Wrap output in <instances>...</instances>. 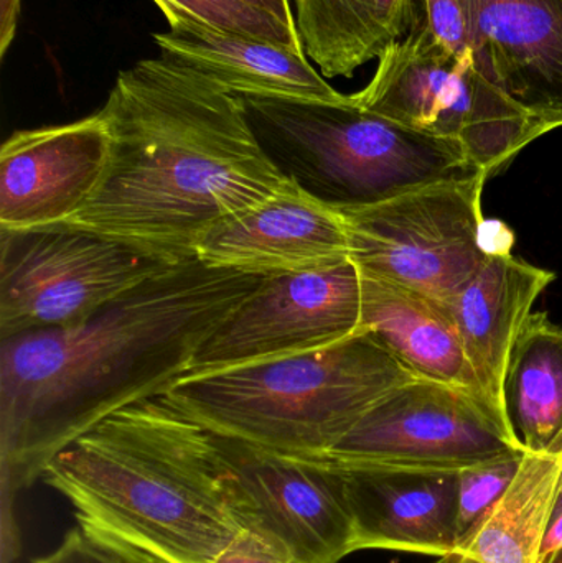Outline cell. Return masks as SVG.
<instances>
[{
	"label": "cell",
	"mask_w": 562,
	"mask_h": 563,
	"mask_svg": "<svg viewBox=\"0 0 562 563\" xmlns=\"http://www.w3.org/2000/svg\"><path fill=\"white\" fill-rule=\"evenodd\" d=\"M266 277L190 257L81 323L0 341L2 563L20 551L15 496L96 423L162 396Z\"/></svg>",
	"instance_id": "obj_1"
},
{
	"label": "cell",
	"mask_w": 562,
	"mask_h": 563,
	"mask_svg": "<svg viewBox=\"0 0 562 563\" xmlns=\"http://www.w3.org/2000/svg\"><path fill=\"white\" fill-rule=\"evenodd\" d=\"M98 112L104 174L59 224L185 261L214 228L286 184L241 96L168 56L119 71Z\"/></svg>",
	"instance_id": "obj_2"
},
{
	"label": "cell",
	"mask_w": 562,
	"mask_h": 563,
	"mask_svg": "<svg viewBox=\"0 0 562 563\" xmlns=\"http://www.w3.org/2000/svg\"><path fill=\"white\" fill-rule=\"evenodd\" d=\"M42 479L68 499L86 534L148 563H223L256 532L211 433L164 396L96 423Z\"/></svg>",
	"instance_id": "obj_3"
},
{
	"label": "cell",
	"mask_w": 562,
	"mask_h": 563,
	"mask_svg": "<svg viewBox=\"0 0 562 563\" xmlns=\"http://www.w3.org/2000/svg\"><path fill=\"white\" fill-rule=\"evenodd\" d=\"M415 373L378 338L175 380L162 396L208 432L300 459H323Z\"/></svg>",
	"instance_id": "obj_4"
},
{
	"label": "cell",
	"mask_w": 562,
	"mask_h": 563,
	"mask_svg": "<svg viewBox=\"0 0 562 563\" xmlns=\"http://www.w3.org/2000/svg\"><path fill=\"white\" fill-rule=\"evenodd\" d=\"M247 119L286 177L335 208L365 207L445 181L487 175L452 139L360 108L241 96Z\"/></svg>",
	"instance_id": "obj_5"
},
{
	"label": "cell",
	"mask_w": 562,
	"mask_h": 563,
	"mask_svg": "<svg viewBox=\"0 0 562 563\" xmlns=\"http://www.w3.org/2000/svg\"><path fill=\"white\" fill-rule=\"evenodd\" d=\"M352 98L406 128L458 141L487 178L548 134L498 86L474 49L455 53L444 45L418 7L408 33L386 48L372 81Z\"/></svg>",
	"instance_id": "obj_6"
},
{
	"label": "cell",
	"mask_w": 562,
	"mask_h": 563,
	"mask_svg": "<svg viewBox=\"0 0 562 563\" xmlns=\"http://www.w3.org/2000/svg\"><path fill=\"white\" fill-rule=\"evenodd\" d=\"M180 263L68 224L0 230V340L81 323Z\"/></svg>",
	"instance_id": "obj_7"
},
{
	"label": "cell",
	"mask_w": 562,
	"mask_h": 563,
	"mask_svg": "<svg viewBox=\"0 0 562 563\" xmlns=\"http://www.w3.org/2000/svg\"><path fill=\"white\" fill-rule=\"evenodd\" d=\"M487 178L445 181L399 197L337 208L360 273L444 300L487 260L482 191Z\"/></svg>",
	"instance_id": "obj_8"
},
{
	"label": "cell",
	"mask_w": 562,
	"mask_h": 563,
	"mask_svg": "<svg viewBox=\"0 0 562 563\" xmlns=\"http://www.w3.org/2000/svg\"><path fill=\"white\" fill-rule=\"evenodd\" d=\"M527 452L484 397L415 377L379 400L323 460L337 465L462 472Z\"/></svg>",
	"instance_id": "obj_9"
},
{
	"label": "cell",
	"mask_w": 562,
	"mask_h": 563,
	"mask_svg": "<svg viewBox=\"0 0 562 563\" xmlns=\"http://www.w3.org/2000/svg\"><path fill=\"white\" fill-rule=\"evenodd\" d=\"M362 273L352 260L267 276L201 343L181 377L332 346L362 330Z\"/></svg>",
	"instance_id": "obj_10"
},
{
	"label": "cell",
	"mask_w": 562,
	"mask_h": 563,
	"mask_svg": "<svg viewBox=\"0 0 562 563\" xmlns=\"http://www.w3.org/2000/svg\"><path fill=\"white\" fill-rule=\"evenodd\" d=\"M211 440L254 531L290 563H340L355 554V528L333 463L217 433Z\"/></svg>",
	"instance_id": "obj_11"
},
{
	"label": "cell",
	"mask_w": 562,
	"mask_h": 563,
	"mask_svg": "<svg viewBox=\"0 0 562 563\" xmlns=\"http://www.w3.org/2000/svg\"><path fill=\"white\" fill-rule=\"evenodd\" d=\"M108 151L99 112L13 132L0 148V230L65 223L98 187Z\"/></svg>",
	"instance_id": "obj_12"
},
{
	"label": "cell",
	"mask_w": 562,
	"mask_h": 563,
	"mask_svg": "<svg viewBox=\"0 0 562 563\" xmlns=\"http://www.w3.org/2000/svg\"><path fill=\"white\" fill-rule=\"evenodd\" d=\"M195 254L208 266L261 276L350 260L339 210L290 177L276 194L214 228Z\"/></svg>",
	"instance_id": "obj_13"
},
{
	"label": "cell",
	"mask_w": 562,
	"mask_h": 563,
	"mask_svg": "<svg viewBox=\"0 0 562 563\" xmlns=\"http://www.w3.org/2000/svg\"><path fill=\"white\" fill-rule=\"evenodd\" d=\"M333 465L342 475L356 552L441 558L454 548L459 472Z\"/></svg>",
	"instance_id": "obj_14"
},
{
	"label": "cell",
	"mask_w": 562,
	"mask_h": 563,
	"mask_svg": "<svg viewBox=\"0 0 562 563\" xmlns=\"http://www.w3.org/2000/svg\"><path fill=\"white\" fill-rule=\"evenodd\" d=\"M472 48L502 89L562 128V0H459Z\"/></svg>",
	"instance_id": "obj_15"
},
{
	"label": "cell",
	"mask_w": 562,
	"mask_h": 563,
	"mask_svg": "<svg viewBox=\"0 0 562 563\" xmlns=\"http://www.w3.org/2000/svg\"><path fill=\"white\" fill-rule=\"evenodd\" d=\"M161 10L170 26L167 32L152 33L161 55L201 73L233 95L333 104L350 99L310 65L304 52L227 32L174 7Z\"/></svg>",
	"instance_id": "obj_16"
},
{
	"label": "cell",
	"mask_w": 562,
	"mask_h": 563,
	"mask_svg": "<svg viewBox=\"0 0 562 563\" xmlns=\"http://www.w3.org/2000/svg\"><path fill=\"white\" fill-rule=\"evenodd\" d=\"M554 274L491 247L487 260L455 294L441 301L461 338L485 399L507 417L504 380L525 321Z\"/></svg>",
	"instance_id": "obj_17"
},
{
	"label": "cell",
	"mask_w": 562,
	"mask_h": 563,
	"mask_svg": "<svg viewBox=\"0 0 562 563\" xmlns=\"http://www.w3.org/2000/svg\"><path fill=\"white\" fill-rule=\"evenodd\" d=\"M362 290L363 330L378 338L416 376L454 384L485 399L441 301L365 274Z\"/></svg>",
	"instance_id": "obj_18"
},
{
	"label": "cell",
	"mask_w": 562,
	"mask_h": 563,
	"mask_svg": "<svg viewBox=\"0 0 562 563\" xmlns=\"http://www.w3.org/2000/svg\"><path fill=\"white\" fill-rule=\"evenodd\" d=\"M561 498L562 453H525L504 498L432 563H540Z\"/></svg>",
	"instance_id": "obj_19"
},
{
	"label": "cell",
	"mask_w": 562,
	"mask_h": 563,
	"mask_svg": "<svg viewBox=\"0 0 562 563\" xmlns=\"http://www.w3.org/2000/svg\"><path fill=\"white\" fill-rule=\"evenodd\" d=\"M304 53L326 78H352L408 33L416 0H293Z\"/></svg>",
	"instance_id": "obj_20"
},
{
	"label": "cell",
	"mask_w": 562,
	"mask_h": 563,
	"mask_svg": "<svg viewBox=\"0 0 562 563\" xmlns=\"http://www.w3.org/2000/svg\"><path fill=\"white\" fill-rule=\"evenodd\" d=\"M504 400L527 452L562 453V327L531 313L508 361Z\"/></svg>",
	"instance_id": "obj_21"
},
{
	"label": "cell",
	"mask_w": 562,
	"mask_h": 563,
	"mask_svg": "<svg viewBox=\"0 0 562 563\" xmlns=\"http://www.w3.org/2000/svg\"><path fill=\"white\" fill-rule=\"evenodd\" d=\"M158 9L174 7L184 10L210 25L238 35L267 40L277 45L304 52L302 40L296 29H290L266 10L247 0H154Z\"/></svg>",
	"instance_id": "obj_22"
},
{
	"label": "cell",
	"mask_w": 562,
	"mask_h": 563,
	"mask_svg": "<svg viewBox=\"0 0 562 563\" xmlns=\"http://www.w3.org/2000/svg\"><path fill=\"white\" fill-rule=\"evenodd\" d=\"M525 453H510L459 472V538L504 498L517 478Z\"/></svg>",
	"instance_id": "obj_23"
},
{
	"label": "cell",
	"mask_w": 562,
	"mask_h": 563,
	"mask_svg": "<svg viewBox=\"0 0 562 563\" xmlns=\"http://www.w3.org/2000/svg\"><path fill=\"white\" fill-rule=\"evenodd\" d=\"M33 563H148L137 555L115 548L96 536L86 534L81 528L66 532L62 544L36 559Z\"/></svg>",
	"instance_id": "obj_24"
},
{
	"label": "cell",
	"mask_w": 562,
	"mask_h": 563,
	"mask_svg": "<svg viewBox=\"0 0 562 563\" xmlns=\"http://www.w3.org/2000/svg\"><path fill=\"white\" fill-rule=\"evenodd\" d=\"M418 12L432 33L452 52H471L467 23L459 0H416Z\"/></svg>",
	"instance_id": "obj_25"
},
{
	"label": "cell",
	"mask_w": 562,
	"mask_h": 563,
	"mask_svg": "<svg viewBox=\"0 0 562 563\" xmlns=\"http://www.w3.org/2000/svg\"><path fill=\"white\" fill-rule=\"evenodd\" d=\"M223 563H290L287 555L277 549L269 539L251 532L233 554L228 555Z\"/></svg>",
	"instance_id": "obj_26"
},
{
	"label": "cell",
	"mask_w": 562,
	"mask_h": 563,
	"mask_svg": "<svg viewBox=\"0 0 562 563\" xmlns=\"http://www.w3.org/2000/svg\"><path fill=\"white\" fill-rule=\"evenodd\" d=\"M22 0H0V58H5L15 38Z\"/></svg>",
	"instance_id": "obj_27"
},
{
	"label": "cell",
	"mask_w": 562,
	"mask_h": 563,
	"mask_svg": "<svg viewBox=\"0 0 562 563\" xmlns=\"http://www.w3.org/2000/svg\"><path fill=\"white\" fill-rule=\"evenodd\" d=\"M560 549H562V503L558 505L550 526H548L547 534H544L541 561L553 552L560 551Z\"/></svg>",
	"instance_id": "obj_28"
},
{
	"label": "cell",
	"mask_w": 562,
	"mask_h": 563,
	"mask_svg": "<svg viewBox=\"0 0 562 563\" xmlns=\"http://www.w3.org/2000/svg\"><path fill=\"white\" fill-rule=\"evenodd\" d=\"M247 2L261 7V9L269 12L271 15L279 19L280 22L286 23L290 29L297 30L296 16H294V9L290 0H247Z\"/></svg>",
	"instance_id": "obj_29"
},
{
	"label": "cell",
	"mask_w": 562,
	"mask_h": 563,
	"mask_svg": "<svg viewBox=\"0 0 562 563\" xmlns=\"http://www.w3.org/2000/svg\"><path fill=\"white\" fill-rule=\"evenodd\" d=\"M541 563H562V549L560 551L553 552V554L544 558Z\"/></svg>",
	"instance_id": "obj_30"
},
{
	"label": "cell",
	"mask_w": 562,
	"mask_h": 563,
	"mask_svg": "<svg viewBox=\"0 0 562 563\" xmlns=\"http://www.w3.org/2000/svg\"><path fill=\"white\" fill-rule=\"evenodd\" d=\"M560 503H562V498L560 499Z\"/></svg>",
	"instance_id": "obj_31"
}]
</instances>
